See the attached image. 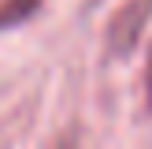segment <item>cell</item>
<instances>
[{"label": "cell", "instance_id": "6da1fadb", "mask_svg": "<svg viewBox=\"0 0 152 149\" xmlns=\"http://www.w3.org/2000/svg\"><path fill=\"white\" fill-rule=\"evenodd\" d=\"M148 11H152V0H130V4H126L123 11H119L115 19H111L108 41H111V49H115L119 56L134 49L137 34L145 30V22H148Z\"/></svg>", "mask_w": 152, "mask_h": 149}, {"label": "cell", "instance_id": "7a4b0ae2", "mask_svg": "<svg viewBox=\"0 0 152 149\" xmlns=\"http://www.w3.org/2000/svg\"><path fill=\"white\" fill-rule=\"evenodd\" d=\"M34 7H37V0H4V4H0V30H4V26H15V22H22V19H30Z\"/></svg>", "mask_w": 152, "mask_h": 149}, {"label": "cell", "instance_id": "3957f363", "mask_svg": "<svg viewBox=\"0 0 152 149\" xmlns=\"http://www.w3.org/2000/svg\"><path fill=\"white\" fill-rule=\"evenodd\" d=\"M145 97L152 104V45H148V56H145Z\"/></svg>", "mask_w": 152, "mask_h": 149}]
</instances>
